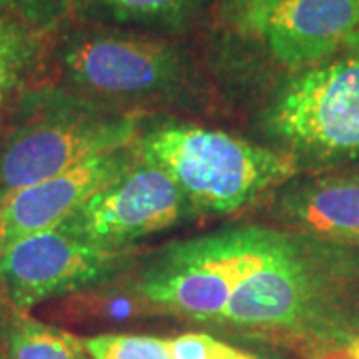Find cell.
<instances>
[{
    "label": "cell",
    "instance_id": "2e32d148",
    "mask_svg": "<svg viewBox=\"0 0 359 359\" xmlns=\"http://www.w3.org/2000/svg\"><path fill=\"white\" fill-rule=\"evenodd\" d=\"M80 339L90 359H172L170 337L98 334Z\"/></svg>",
    "mask_w": 359,
    "mask_h": 359
},
{
    "label": "cell",
    "instance_id": "9a60e30c",
    "mask_svg": "<svg viewBox=\"0 0 359 359\" xmlns=\"http://www.w3.org/2000/svg\"><path fill=\"white\" fill-rule=\"evenodd\" d=\"M6 359H90L82 339L28 311L8 308Z\"/></svg>",
    "mask_w": 359,
    "mask_h": 359
},
{
    "label": "cell",
    "instance_id": "7a4b0ae2",
    "mask_svg": "<svg viewBox=\"0 0 359 359\" xmlns=\"http://www.w3.org/2000/svg\"><path fill=\"white\" fill-rule=\"evenodd\" d=\"M14 110L13 126L0 140V198L96 156L128 148L144 124L134 112L60 84L30 88Z\"/></svg>",
    "mask_w": 359,
    "mask_h": 359
},
{
    "label": "cell",
    "instance_id": "6da1fadb",
    "mask_svg": "<svg viewBox=\"0 0 359 359\" xmlns=\"http://www.w3.org/2000/svg\"><path fill=\"white\" fill-rule=\"evenodd\" d=\"M212 325L299 359L344 351L359 337V245L273 228Z\"/></svg>",
    "mask_w": 359,
    "mask_h": 359
},
{
    "label": "cell",
    "instance_id": "44dd1931",
    "mask_svg": "<svg viewBox=\"0 0 359 359\" xmlns=\"http://www.w3.org/2000/svg\"><path fill=\"white\" fill-rule=\"evenodd\" d=\"M323 359H359V355L355 353H351L349 349H344V351H337V353H332V355H327V358Z\"/></svg>",
    "mask_w": 359,
    "mask_h": 359
},
{
    "label": "cell",
    "instance_id": "7c38bea8",
    "mask_svg": "<svg viewBox=\"0 0 359 359\" xmlns=\"http://www.w3.org/2000/svg\"><path fill=\"white\" fill-rule=\"evenodd\" d=\"M122 276L76 294L52 299L44 313L50 318L54 325H66L76 330L128 325L134 321L160 316L144 299V295L138 294L130 276L126 280Z\"/></svg>",
    "mask_w": 359,
    "mask_h": 359
},
{
    "label": "cell",
    "instance_id": "5b68a950",
    "mask_svg": "<svg viewBox=\"0 0 359 359\" xmlns=\"http://www.w3.org/2000/svg\"><path fill=\"white\" fill-rule=\"evenodd\" d=\"M271 238L273 228L259 224L219 228L162 245L128 276L160 316L212 325Z\"/></svg>",
    "mask_w": 359,
    "mask_h": 359
},
{
    "label": "cell",
    "instance_id": "30bf717a",
    "mask_svg": "<svg viewBox=\"0 0 359 359\" xmlns=\"http://www.w3.org/2000/svg\"><path fill=\"white\" fill-rule=\"evenodd\" d=\"M134 160L136 148L132 144L0 198V256L18 240L62 224Z\"/></svg>",
    "mask_w": 359,
    "mask_h": 359
},
{
    "label": "cell",
    "instance_id": "e0dca14e",
    "mask_svg": "<svg viewBox=\"0 0 359 359\" xmlns=\"http://www.w3.org/2000/svg\"><path fill=\"white\" fill-rule=\"evenodd\" d=\"M74 0H0V11L42 32H56L72 16Z\"/></svg>",
    "mask_w": 359,
    "mask_h": 359
},
{
    "label": "cell",
    "instance_id": "52a82bcc",
    "mask_svg": "<svg viewBox=\"0 0 359 359\" xmlns=\"http://www.w3.org/2000/svg\"><path fill=\"white\" fill-rule=\"evenodd\" d=\"M136 248L106 250L66 230L62 224L18 240L0 256V299L32 311L126 273Z\"/></svg>",
    "mask_w": 359,
    "mask_h": 359
},
{
    "label": "cell",
    "instance_id": "ba28073f",
    "mask_svg": "<svg viewBox=\"0 0 359 359\" xmlns=\"http://www.w3.org/2000/svg\"><path fill=\"white\" fill-rule=\"evenodd\" d=\"M198 216L178 184L136 152V160L78 205L62 226L106 250H130L142 238Z\"/></svg>",
    "mask_w": 359,
    "mask_h": 359
},
{
    "label": "cell",
    "instance_id": "5bb4252c",
    "mask_svg": "<svg viewBox=\"0 0 359 359\" xmlns=\"http://www.w3.org/2000/svg\"><path fill=\"white\" fill-rule=\"evenodd\" d=\"M208 4L210 0H74L72 16L90 25L178 32L194 25Z\"/></svg>",
    "mask_w": 359,
    "mask_h": 359
},
{
    "label": "cell",
    "instance_id": "3957f363",
    "mask_svg": "<svg viewBox=\"0 0 359 359\" xmlns=\"http://www.w3.org/2000/svg\"><path fill=\"white\" fill-rule=\"evenodd\" d=\"M138 156L162 168L200 216H228L297 176L292 156L180 120L142 124Z\"/></svg>",
    "mask_w": 359,
    "mask_h": 359
},
{
    "label": "cell",
    "instance_id": "8fae6325",
    "mask_svg": "<svg viewBox=\"0 0 359 359\" xmlns=\"http://www.w3.org/2000/svg\"><path fill=\"white\" fill-rule=\"evenodd\" d=\"M271 216L282 230L359 245V168L292 178L273 196Z\"/></svg>",
    "mask_w": 359,
    "mask_h": 359
},
{
    "label": "cell",
    "instance_id": "cb8c5ba5",
    "mask_svg": "<svg viewBox=\"0 0 359 359\" xmlns=\"http://www.w3.org/2000/svg\"><path fill=\"white\" fill-rule=\"evenodd\" d=\"M271 359H282V358H271Z\"/></svg>",
    "mask_w": 359,
    "mask_h": 359
},
{
    "label": "cell",
    "instance_id": "4fadbf2b",
    "mask_svg": "<svg viewBox=\"0 0 359 359\" xmlns=\"http://www.w3.org/2000/svg\"><path fill=\"white\" fill-rule=\"evenodd\" d=\"M50 34L0 11V112L36 86L50 54Z\"/></svg>",
    "mask_w": 359,
    "mask_h": 359
},
{
    "label": "cell",
    "instance_id": "ac0fdd59",
    "mask_svg": "<svg viewBox=\"0 0 359 359\" xmlns=\"http://www.w3.org/2000/svg\"><path fill=\"white\" fill-rule=\"evenodd\" d=\"M170 353L172 359H264L200 332L170 337Z\"/></svg>",
    "mask_w": 359,
    "mask_h": 359
},
{
    "label": "cell",
    "instance_id": "8992f818",
    "mask_svg": "<svg viewBox=\"0 0 359 359\" xmlns=\"http://www.w3.org/2000/svg\"><path fill=\"white\" fill-rule=\"evenodd\" d=\"M276 150L304 166H337L359 158V56L297 70L276 90L262 116Z\"/></svg>",
    "mask_w": 359,
    "mask_h": 359
},
{
    "label": "cell",
    "instance_id": "7402d4cb",
    "mask_svg": "<svg viewBox=\"0 0 359 359\" xmlns=\"http://www.w3.org/2000/svg\"><path fill=\"white\" fill-rule=\"evenodd\" d=\"M347 349H349L351 353H355V355H359V337H358V339H355V341H353V346L347 347Z\"/></svg>",
    "mask_w": 359,
    "mask_h": 359
},
{
    "label": "cell",
    "instance_id": "277c9868",
    "mask_svg": "<svg viewBox=\"0 0 359 359\" xmlns=\"http://www.w3.org/2000/svg\"><path fill=\"white\" fill-rule=\"evenodd\" d=\"M48 62L60 86L116 108L174 96L192 78L190 56L172 39L90 22L52 40Z\"/></svg>",
    "mask_w": 359,
    "mask_h": 359
},
{
    "label": "cell",
    "instance_id": "ffe728a7",
    "mask_svg": "<svg viewBox=\"0 0 359 359\" xmlns=\"http://www.w3.org/2000/svg\"><path fill=\"white\" fill-rule=\"evenodd\" d=\"M346 46H347V50L353 52V54H358L359 56V28L353 32V34H351V36H349V39H347Z\"/></svg>",
    "mask_w": 359,
    "mask_h": 359
},
{
    "label": "cell",
    "instance_id": "d6986e66",
    "mask_svg": "<svg viewBox=\"0 0 359 359\" xmlns=\"http://www.w3.org/2000/svg\"><path fill=\"white\" fill-rule=\"evenodd\" d=\"M8 304L0 299V359H6V316H8Z\"/></svg>",
    "mask_w": 359,
    "mask_h": 359
},
{
    "label": "cell",
    "instance_id": "603a6c76",
    "mask_svg": "<svg viewBox=\"0 0 359 359\" xmlns=\"http://www.w3.org/2000/svg\"><path fill=\"white\" fill-rule=\"evenodd\" d=\"M245 2H252V0H230V8H233V6H240V4H245Z\"/></svg>",
    "mask_w": 359,
    "mask_h": 359
},
{
    "label": "cell",
    "instance_id": "9c48e42d",
    "mask_svg": "<svg viewBox=\"0 0 359 359\" xmlns=\"http://www.w3.org/2000/svg\"><path fill=\"white\" fill-rule=\"evenodd\" d=\"M233 25L266 42L278 62H325L359 28V0H252L230 8Z\"/></svg>",
    "mask_w": 359,
    "mask_h": 359
}]
</instances>
